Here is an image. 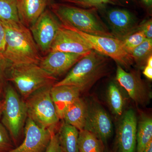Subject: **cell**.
Returning <instances> with one entry per match:
<instances>
[{
	"label": "cell",
	"instance_id": "1",
	"mask_svg": "<svg viewBox=\"0 0 152 152\" xmlns=\"http://www.w3.org/2000/svg\"><path fill=\"white\" fill-rule=\"evenodd\" d=\"M1 21L5 31V49L3 56L10 66L39 65L42 57L29 28L20 21Z\"/></svg>",
	"mask_w": 152,
	"mask_h": 152
},
{
	"label": "cell",
	"instance_id": "2",
	"mask_svg": "<svg viewBox=\"0 0 152 152\" xmlns=\"http://www.w3.org/2000/svg\"><path fill=\"white\" fill-rule=\"evenodd\" d=\"M106 66V59L103 55L93 50L76 63L64 78L53 86H74L81 92L84 91L103 76Z\"/></svg>",
	"mask_w": 152,
	"mask_h": 152
},
{
	"label": "cell",
	"instance_id": "3",
	"mask_svg": "<svg viewBox=\"0 0 152 152\" xmlns=\"http://www.w3.org/2000/svg\"><path fill=\"white\" fill-rule=\"evenodd\" d=\"M7 73L8 80L15 85L24 100L39 89L53 85L56 80L37 64L12 65Z\"/></svg>",
	"mask_w": 152,
	"mask_h": 152
},
{
	"label": "cell",
	"instance_id": "4",
	"mask_svg": "<svg viewBox=\"0 0 152 152\" xmlns=\"http://www.w3.org/2000/svg\"><path fill=\"white\" fill-rule=\"evenodd\" d=\"M27 117L24 100L12 86H7L3 100L1 123L8 132L15 147L21 143L23 129Z\"/></svg>",
	"mask_w": 152,
	"mask_h": 152
},
{
	"label": "cell",
	"instance_id": "5",
	"mask_svg": "<svg viewBox=\"0 0 152 152\" xmlns=\"http://www.w3.org/2000/svg\"><path fill=\"white\" fill-rule=\"evenodd\" d=\"M50 5L51 11L62 24L89 34L113 37L89 11L66 5L52 3Z\"/></svg>",
	"mask_w": 152,
	"mask_h": 152
},
{
	"label": "cell",
	"instance_id": "6",
	"mask_svg": "<svg viewBox=\"0 0 152 152\" xmlns=\"http://www.w3.org/2000/svg\"><path fill=\"white\" fill-rule=\"evenodd\" d=\"M53 85L39 89L25 100L28 117L43 129L56 131L60 119L52 99Z\"/></svg>",
	"mask_w": 152,
	"mask_h": 152
},
{
	"label": "cell",
	"instance_id": "7",
	"mask_svg": "<svg viewBox=\"0 0 152 152\" xmlns=\"http://www.w3.org/2000/svg\"><path fill=\"white\" fill-rule=\"evenodd\" d=\"M63 25L77 32L89 44L94 50L100 54L112 58L126 68L130 67L133 64L132 58L125 49L121 40L113 37L89 34L69 26Z\"/></svg>",
	"mask_w": 152,
	"mask_h": 152
},
{
	"label": "cell",
	"instance_id": "8",
	"mask_svg": "<svg viewBox=\"0 0 152 152\" xmlns=\"http://www.w3.org/2000/svg\"><path fill=\"white\" fill-rule=\"evenodd\" d=\"M61 24L50 10L46 9L29 28L38 49L44 53L50 51Z\"/></svg>",
	"mask_w": 152,
	"mask_h": 152
},
{
	"label": "cell",
	"instance_id": "9",
	"mask_svg": "<svg viewBox=\"0 0 152 152\" xmlns=\"http://www.w3.org/2000/svg\"><path fill=\"white\" fill-rule=\"evenodd\" d=\"M24 139L18 146L7 152H45L51 131L38 126L28 117L24 126Z\"/></svg>",
	"mask_w": 152,
	"mask_h": 152
},
{
	"label": "cell",
	"instance_id": "10",
	"mask_svg": "<svg viewBox=\"0 0 152 152\" xmlns=\"http://www.w3.org/2000/svg\"><path fill=\"white\" fill-rule=\"evenodd\" d=\"M93 50L89 44L77 32L61 23L50 51L65 52L86 56Z\"/></svg>",
	"mask_w": 152,
	"mask_h": 152
},
{
	"label": "cell",
	"instance_id": "11",
	"mask_svg": "<svg viewBox=\"0 0 152 152\" xmlns=\"http://www.w3.org/2000/svg\"><path fill=\"white\" fill-rule=\"evenodd\" d=\"M137 120L132 109L125 112L121 120L116 131L115 152H136Z\"/></svg>",
	"mask_w": 152,
	"mask_h": 152
},
{
	"label": "cell",
	"instance_id": "12",
	"mask_svg": "<svg viewBox=\"0 0 152 152\" xmlns=\"http://www.w3.org/2000/svg\"><path fill=\"white\" fill-rule=\"evenodd\" d=\"M83 129L89 131L106 145L112 135L113 126L107 113L100 105H88V112Z\"/></svg>",
	"mask_w": 152,
	"mask_h": 152
},
{
	"label": "cell",
	"instance_id": "13",
	"mask_svg": "<svg viewBox=\"0 0 152 152\" xmlns=\"http://www.w3.org/2000/svg\"><path fill=\"white\" fill-rule=\"evenodd\" d=\"M116 79L137 104L144 105L149 101L151 94L136 73L126 72L121 66L118 65Z\"/></svg>",
	"mask_w": 152,
	"mask_h": 152
},
{
	"label": "cell",
	"instance_id": "14",
	"mask_svg": "<svg viewBox=\"0 0 152 152\" xmlns=\"http://www.w3.org/2000/svg\"><path fill=\"white\" fill-rule=\"evenodd\" d=\"M85 56L60 51H50L42 58L39 66L56 78L66 73Z\"/></svg>",
	"mask_w": 152,
	"mask_h": 152
},
{
	"label": "cell",
	"instance_id": "15",
	"mask_svg": "<svg viewBox=\"0 0 152 152\" xmlns=\"http://www.w3.org/2000/svg\"><path fill=\"white\" fill-rule=\"evenodd\" d=\"M107 20L113 35L122 40L133 32L135 28L134 18L129 11L114 9L109 11Z\"/></svg>",
	"mask_w": 152,
	"mask_h": 152
},
{
	"label": "cell",
	"instance_id": "16",
	"mask_svg": "<svg viewBox=\"0 0 152 152\" xmlns=\"http://www.w3.org/2000/svg\"><path fill=\"white\" fill-rule=\"evenodd\" d=\"M17 4L20 21L29 28L51 4V0H17Z\"/></svg>",
	"mask_w": 152,
	"mask_h": 152
},
{
	"label": "cell",
	"instance_id": "17",
	"mask_svg": "<svg viewBox=\"0 0 152 152\" xmlns=\"http://www.w3.org/2000/svg\"><path fill=\"white\" fill-rule=\"evenodd\" d=\"M81 92L78 88L74 86L53 85L51 88L50 94L60 119H63L66 109L73 102L80 97Z\"/></svg>",
	"mask_w": 152,
	"mask_h": 152
},
{
	"label": "cell",
	"instance_id": "18",
	"mask_svg": "<svg viewBox=\"0 0 152 152\" xmlns=\"http://www.w3.org/2000/svg\"><path fill=\"white\" fill-rule=\"evenodd\" d=\"M88 109V105L79 97L68 106L63 119L65 123L81 130L84 128Z\"/></svg>",
	"mask_w": 152,
	"mask_h": 152
},
{
	"label": "cell",
	"instance_id": "19",
	"mask_svg": "<svg viewBox=\"0 0 152 152\" xmlns=\"http://www.w3.org/2000/svg\"><path fill=\"white\" fill-rule=\"evenodd\" d=\"M79 131L77 128L64 122L57 133L60 146L64 152H79Z\"/></svg>",
	"mask_w": 152,
	"mask_h": 152
},
{
	"label": "cell",
	"instance_id": "20",
	"mask_svg": "<svg viewBox=\"0 0 152 152\" xmlns=\"http://www.w3.org/2000/svg\"><path fill=\"white\" fill-rule=\"evenodd\" d=\"M152 141V119L142 115L137 125L136 152H142Z\"/></svg>",
	"mask_w": 152,
	"mask_h": 152
},
{
	"label": "cell",
	"instance_id": "21",
	"mask_svg": "<svg viewBox=\"0 0 152 152\" xmlns=\"http://www.w3.org/2000/svg\"><path fill=\"white\" fill-rule=\"evenodd\" d=\"M79 152H104L105 145L94 134L86 130L79 131Z\"/></svg>",
	"mask_w": 152,
	"mask_h": 152
},
{
	"label": "cell",
	"instance_id": "22",
	"mask_svg": "<svg viewBox=\"0 0 152 152\" xmlns=\"http://www.w3.org/2000/svg\"><path fill=\"white\" fill-rule=\"evenodd\" d=\"M107 101L113 113L118 116L123 114L124 102L121 91L116 85L111 83L107 90Z\"/></svg>",
	"mask_w": 152,
	"mask_h": 152
},
{
	"label": "cell",
	"instance_id": "23",
	"mask_svg": "<svg viewBox=\"0 0 152 152\" xmlns=\"http://www.w3.org/2000/svg\"><path fill=\"white\" fill-rule=\"evenodd\" d=\"M0 20L20 22L17 0H0Z\"/></svg>",
	"mask_w": 152,
	"mask_h": 152
},
{
	"label": "cell",
	"instance_id": "24",
	"mask_svg": "<svg viewBox=\"0 0 152 152\" xmlns=\"http://www.w3.org/2000/svg\"><path fill=\"white\" fill-rule=\"evenodd\" d=\"M152 39H146L130 53L133 61L141 64L151 55Z\"/></svg>",
	"mask_w": 152,
	"mask_h": 152
},
{
	"label": "cell",
	"instance_id": "25",
	"mask_svg": "<svg viewBox=\"0 0 152 152\" xmlns=\"http://www.w3.org/2000/svg\"><path fill=\"white\" fill-rule=\"evenodd\" d=\"M146 39L144 32L140 29L127 36L122 41L125 49L130 54L133 49L140 45Z\"/></svg>",
	"mask_w": 152,
	"mask_h": 152
},
{
	"label": "cell",
	"instance_id": "26",
	"mask_svg": "<svg viewBox=\"0 0 152 152\" xmlns=\"http://www.w3.org/2000/svg\"><path fill=\"white\" fill-rule=\"evenodd\" d=\"M15 148L8 132L0 123V152H7Z\"/></svg>",
	"mask_w": 152,
	"mask_h": 152
},
{
	"label": "cell",
	"instance_id": "27",
	"mask_svg": "<svg viewBox=\"0 0 152 152\" xmlns=\"http://www.w3.org/2000/svg\"><path fill=\"white\" fill-rule=\"evenodd\" d=\"M10 66V65L3 55H0V97L2 94L4 82L7 75V71Z\"/></svg>",
	"mask_w": 152,
	"mask_h": 152
},
{
	"label": "cell",
	"instance_id": "28",
	"mask_svg": "<svg viewBox=\"0 0 152 152\" xmlns=\"http://www.w3.org/2000/svg\"><path fill=\"white\" fill-rule=\"evenodd\" d=\"M45 152H64L60 146L56 131H51L50 140Z\"/></svg>",
	"mask_w": 152,
	"mask_h": 152
},
{
	"label": "cell",
	"instance_id": "29",
	"mask_svg": "<svg viewBox=\"0 0 152 152\" xmlns=\"http://www.w3.org/2000/svg\"><path fill=\"white\" fill-rule=\"evenodd\" d=\"M144 32L147 39H152V21L151 20L145 22L140 28Z\"/></svg>",
	"mask_w": 152,
	"mask_h": 152
},
{
	"label": "cell",
	"instance_id": "30",
	"mask_svg": "<svg viewBox=\"0 0 152 152\" xmlns=\"http://www.w3.org/2000/svg\"><path fill=\"white\" fill-rule=\"evenodd\" d=\"M5 31L0 20V55H3L5 49Z\"/></svg>",
	"mask_w": 152,
	"mask_h": 152
},
{
	"label": "cell",
	"instance_id": "31",
	"mask_svg": "<svg viewBox=\"0 0 152 152\" xmlns=\"http://www.w3.org/2000/svg\"><path fill=\"white\" fill-rule=\"evenodd\" d=\"M82 1L90 5L100 6L107 4H114L110 0H83Z\"/></svg>",
	"mask_w": 152,
	"mask_h": 152
},
{
	"label": "cell",
	"instance_id": "32",
	"mask_svg": "<svg viewBox=\"0 0 152 152\" xmlns=\"http://www.w3.org/2000/svg\"><path fill=\"white\" fill-rule=\"evenodd\" d=\"M143 74L148 79L152 80V67L149 66H146L144 69Z\"/></svg>",
	"mask_w": 152,
	"mask_h": 152
},
{
	"label": "cell",
	"instance_id": "33",
	"mask_svg": "<svg viewBox=\"0 0 152 152\" xmlns=\"http://www.w3.org/2000/svg\"><path fill=\"white\" fill-rule=\"evenodd\" d=\"M142 152H152V141L147 145Z\"/></svg>",
	"mask_w": 152,
	"mask_h": 152
},
{
	"label": "cell",
	"instance_id": "34",
	"mask_svg": "<svg viewBox=\"0 0 152 152\" xmlns=\"http://www.w3.org/2000/svg\"><path fill=\"white\" fill-rule=\"evenodd\" d=\"M142 2L148 7H151L152 4V0H141Z\"/></svg>",
	"mask_w": 152,
	"mask_h": 152
},
{
	"label": "cell",
	"instance_id": "35",
	"mask_svg": "<svg viewBox=\"0 0 152 152\" xmlns=\"http://www.w3.org/2000/svg\"><path fill=\"white\" fill-rule=\"evenodd\" d=\"M147 66H149L152 67V55L150 56L149 58H148L147 61Z\"/></svg>",
	"mask_w": 152,
	"mask_h": 152
},
{
	"label": "cell",
	"instance_id": "36",
	"mask_svg": "<svg viewBox=\"0 0 152 152\" xmlns=\"http://www.w3.org/2000/svg\"><path fill=\"white\" fill-rule=\"evenodd\" d=\"M3 108V100L0 99V119L1 118Z\"/></svg>",
	"mask_w": 152,
	"mask_h": 152
}]
</instances>
